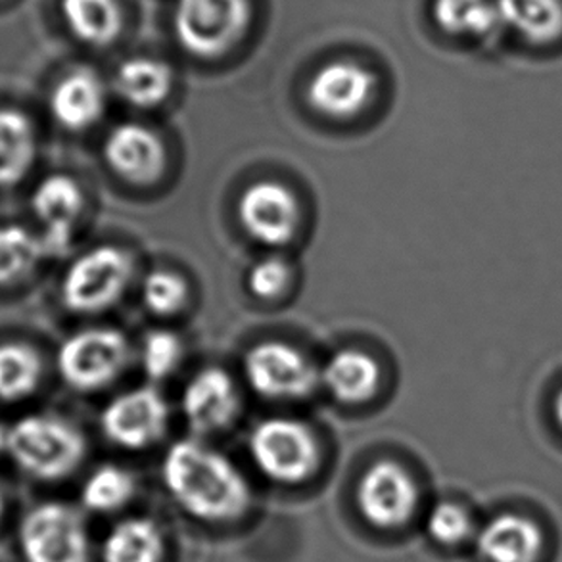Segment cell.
Instances as JSON below:
<instances>
[{
	"label": "cell",
	"mask_w": 562,
	"mask_h": 562,
	"mask_svg": "<svg viewBox=\"0 0 562 562\" xmlns=\"http://www.w3.org/2000/svg\"><path fill=\"white\" fill-rule=\"evenodd\" d=\"M169 497L204 525H233L251 505L250 484L227 457L202 441L179 440L161 461Z\"/></svg>",
	"instance_id": "6da1fadb"
},
{
	"label": "cell",
	"mask_w": 562,
	"mask_h": 562,
	"mask_svg": "<svg viewBox=\"0 0 562 562\" xmlns=\"http://www.w3.org/2000/svg\"><path fill=\"white\" fill-rule=\"evenodd\" d=\"M7 453L30 479L60 482L83 463L87 440L66 418L35 413L8 428Z\"/></svg>",
	"instance_id": "7a4b0ae2"
},
{
	"label": "cell",
	"mask_w": 562,
	"mask_h": 562,
	"mask_svg": "<svg viewBox=\"0 0 562 562\" xmlns=\"http://www.w3.org/2000/svg\"><path fill=\"white\" fill-rule=\"evenodd\" d=\"M251 461L267 480L297 486L312 479L321 467V446L312 428L290 417L261 420L250 434Z\"/></svg>",
	"instance_id": "3957f363"
},
{
	"label": "cell",
	"mask_w": 562,
	"mask_h": 562,
	"mask_svg": "<svg viewBox=\"0 0 562 562\" xmlns=\"http://www.w3.org/2000/svg\"><path fill=\"white\" fill-rule=\"evenodd\" d=\"M250 20V0H176L173 4L177 43L200 60H215L233 50Z\"/></svg>",
	"instance_id": "277c9868"
},
{
	"label": "cell",
	"mask_w": 562,
	"mask_h": 562,
	"mask_svg": "<svg viewBox=\"0 0 562 562\" xmlns=\"http://www.w3.org/2000/svg\"><path fill=\"white\" fill-rule=\"evenodd\" d=\"M23 562H91V533L81 510L61 502L38 503L18 526Z\"/></svg>",
	"instance_id": "5b68a950"
},
{
	"label": "cell",
	"mask_w": 562,
	"mask_h": 562,
	"mask_svg": "<svg viewBox=\"0 0 562 562\" xmlns=\"http://www.w3.org/2000/svg\"><path fill=\"white\" fill-rule=\"evenodd\" d=\"M135 273V263L120 246H97L85 251L61 279V304L77 315H94L122 300Z\"/></svg>",
	"instance_id": "8992f818"
},
{
	"label": "cell",
	"mask_w": 562,
	"mask_h": 562,
	"mask_svg": "<svg viewBox=\"0 0 562 562\" xmlns=\"http://www.w3.org/2000/svg\"><path fill=\"white\" fill-rule=\"evenodd\" d=\"M130 342L120 330L83 328L61 342L56 367L69 387L94 392L120 379L130 363Z\"/></svg>",
	"instance_id": "52a82bcc"
},
{
	"label": "cell",
	"mask_w": 562,
	"mask_h": 562,
	"mask_svg": "<svg viewBox=\"0 0 562 562\" xmlns=\"http://www.w3.org/2000/svg\"><path fill=\"white\" fill-rule=\"evenodd\" d=\"M244 376L256 394L274 402L304 400L321 382L319 371L312 361L281 340L251 346L244 358Z\"/></svg>",
	"instance_id": "ba28073f"
},
{
	"label": "cell",
	"mask_w": 562,
	"mask_h": 562,
	"mask_svg": "<svg viewBox=\"0 0 562 562\" xmlns=\"http://www.w3.org/2000/svg\"><path fill=\"white\" fill-rule=\"evenodd\" d=\"M418 486L402 463L382 459L371 464L358 482L356 503L367 525L376 530H400L417 513Z\"/></svg>",
	"instance_id": "9c48e42d"
},
{
	"label": "cell",
	"mask_w": 562,
	"mask_h": 562,
	"mask_svg": "<svg viewBox=\"0 0 562 562\" xmlns=\"http://www.w3.org/2000/svg\"><path fill=\"white\" fill-rule=\"evenodd\" d=\"M169 405L156 387H135L114 397L100 415L106 440L130 451H143L166 436Z\"/></svg>",
	"instance_id": "30bf717a"
},
{
	"label": "cell",
	"mask_w": 562,
	"mask_h": 562,
	"mask_svg": "<svg viewBox=\"0 0 562 562\" xmlns=\"http://www.w3.org/2000/svg\"><path fill=\"white\" fill-rule=\"evenodd\" d=\"M244 231L266 246H284L297 233L300 204L286 184L258 181L244 190L236 205Z\"/></svg>",
	"instance_id": "8fae6325"
},
{
	"label": "cell",
	"mask_w": 562,
	"mask_h": 562,
	"mask_svg": "<svg viewBox=\"0 0 562 562\" xmlns=\"http://www.w3.org/2000/svg\"><path fill=\"white\" fill-rule=\"evenodd\" d=\"M376 77L363 64L333 60L323 64L307 85V102L330 120H350L373 99Z\"/></svg>",
	"instance_id": "7c38bea8"
},
{
	"label": "cell",
	"mask_w": 562,
	"mask_h": 562,
	"mask_svg": "<svg viewBox=\"0 0 562 562\" xmlns=\"http://www.w3.org/2000/svg\"><path fill=\"white\" fill-rule=\"evenodd\" d=\"M83 207V190L71 177L54 173L35 187L31 210L43 227L38 238L46 258H61L71 250Z\"/></svg>",
	"instance_id": "4fadbf2b"
},
{
	"label": "cell",
	"mask_w": 562,
	"mask_h": 562,
	"mask_svg": "<svg viewBox=\"0 0 562 562\" xmlns=\"http://www.w3.org/2000/svg\"><path fill=\"white\" fill-rule=\"evenodd\" d=\"M102 156L108 168L131 184H153L168 168L166 145L143 123H120L108 133Z\"/></svg>",
	"instance_id": "5bb4252c"
},
{
	"label": "cell",
	"mask_w": 562,
	"mask_h": 562,
	"mask_svg": "<svg viewBox=\"0 0 562 562\" xmlns=\"http://www.w3.org/2000/svg\"><path fill=\"white\" fill-rule=\"evenodd\" d=\"M181 409L190 430L198 436L223 432L240 411L235 380L217 367L202 369L184 386Z\"/></svg>",
	"instance_id": "9a60e30c"
},
{
	"label": "cell",
	"mask_w": 562,
	"mask_h": 562,
	"mask_svg": "<svg viewBox=\"0 0 562 562\" xmlns=\"http://www.w3.org/2000/svg\"><path fill=\"white\" fill-rule=\"evenodd\" d=\"M106 85L91 69H74L61 77L50 94V114L61 130H91L106 112Z\"/></svg>",
	"instance_id": "2e32d148"
},
{
	"label": "cell",
	"mask_w": 562,
	"mask_h": 562,
	"mask_svg": "<svg viewBox=\"0 0 562 562\" xmlns=\"http://www.w3.org/2000/svg\"><path fill=\"white\" fill-rule=\"evenodd\" d=\"M476 549L486 562H538L543 533L530 518L502 513L482 526Z\"/></svg>",
	"instance_id": "e0dca14e"
},
{
	"label": "cell",
	"mask_w": 562,
	"mask_h": 562,
	"mask_svg": "<svg viewBox=\"0 0 562 562\" xmlns=\"http://www.w3.org/2000/svg\"><path fill=\"white\" fill-rule=\"evenodd\" d=\"M319 374L328 394L346 405H359L373 400L382 380L379 361L361 350L336 351Z\"/></svg>",
	"instance_id": "ac0fdd59"
},
{
	"label": "cell",
	"mask_w": 562,
	"mask_h": 562,
	"mask_svg": "<svg viewBox=\"0 0 562 562\" xmlns=\"http://www.w3.org/2000/svg\"><path fill=\"white\" fill-rule=\"evenodd\" d=\"M176 74L168 61L135 56L120 64L115 71L114 87L127 104L143 110L160 106L173 91Z\"/></svg>",
	"instance_id": "d6986e66"
},
{
	"label": "cell",
	"mask_w": 562,
	"mask_h": 562,
	"mask_svg": "<svg viewBox=\"0 0 562 562\" xmlns=\"http://www.w3.org/2000/svg\"><path fill=\"white\" fill-rule=\"evenodd\" d=\"M166 536L148 517L123 518L106 533L100 546L102 562H164Z\"/></svg>",
	"instance_id": "ffe728a7"
},
{
	"label": "cell",
	"mask_w": 562,
	"mask_h": 562,
	"mask_svg": "<svg viewBox=\"0 0 562 562\" xmlns=\"http://www.w3.org/2000/svg\"><path fill=\"white\" fill-rule=\"evenodd\" d=\"M37 156V137L27 115L0 108V187H14L27 177Z\"/></svg>",
	"instance_id": "44dd1931"
},
{
	"label": "cell",
	"mask_w": 562,
	"mask_h": 562,
	"mask_svg": "<svg viewBox=\"0 0 562 562\" xmlns=\"http://www.w3.org/2000/svg\"><path fill=\"white\" fill-rule=\"evenodd\" d=\"M61 15L81 43L99 48L112 45L125 23L120 0H61Z\"/></svg>",
	"instance_id": "7402d4cb"
},
{
	"label": "cell",
	"mask_w": 562,
	"mask_h": 562,
	"mask_svg": "<svg viewBox=\"0 0 562 562\" xmlns=\"http://www.w3.org/2000/svg\"><path fill=\"white\" fill-rule=\"evenodd\" d=\"M497 18L530 43H549L562 33L561 0H495Z\"/></svg>",
	"instance_id": "603a6c76"
},
{
	"label": "cell",
	"mask_w": 562,
	"mask_h": 562,
	"mask_svg": "<svg viewBox=\"0 0 562 562\" xmlns=\"http://www.w3.org/2000/svg\"><path fill=\"white\" fill-rule=\"evenodd\" d=\"M43 359L30 344H0V402L18 403L37 392Z\"/></svg>",
	"instance_id": "cb8c5ba5"
},
{
	"label": "cell",
	"mask_w": 562,
	"mask_h": 562,
	"mask_svg": "<svg viewBox=\"0 0 562 562\" xmlns=\"http://www.w3.org/2000/svg\"><path fill=\"white\" fill-rule=\"evenodd\" d=\"M137 492L135 476L117 464H100L85 479L81 505L94 515H112L130 505Z\"/></svg>",
	"instance_id": "d4e9b609"
},
{
	"label": "cell",
	"mask_w": 562,
	"mask_h": 562,
	"mask_svg": "<svg viewBox=\"0 0 562 562\" xmlns=\"http://www.w3.org/2000/svg\"><path fill=\"white\" fill-rule=\"evenodd\" d=\"M46 258L38 235L20 225L0 227V286L27 279Z\"/></svg>",
	"instance_id": "484cf974"
},
{
	"label": "cell",
	"mask_w": 562,
	"mask_h": 562,
	"mask_svg": "<svg viewBox=\"0 0 562 562\" xmlns=\"http://www.w3.org/2000/svg\"><path fill=\"white\" fill-rule=\"evenodd\" d=\"M432 18L441 31L457 37L486 35L499 20L492 0H434Z\"/></svg>",
	"instance_id": "4316f807"
},
{
	"label": "cell",
	"mask_w": 562,
	"mask_h": 562,
	"mask_svg": "<svg viewBox=\"0 0 562 562\" xmlns=\"http://www.w3.org/2000/svg\"><path fill=\"white\" fill-rule=\"evenodd\" d=\"M143 302L154 315L171 317L189 302V284L181 274L168 269H156L145 277Z\"/></svg>",
	"instance_id": "83f0119b"
},
{
	"label": "cell",
	"mask_w": 562,
	"mask_h": 562,
	"mask_svg": "<svg viewBox=\"0 0 562 562\" xmlns=\"http://www.w3.org/2000/svg\"><path fill=\"white\" fill-rule=\"evenodd\" d=\"M181 361H183V342L176 333L158 328L145 336L143 350H140V363L148 379L154 382L168 379L176 373Z\"/></svg>",
	"instance_id": "f1b7e54d"
},
{
	"label": "cell",
	"mask_w": 562,
	"mask_h": 562,
	"mask_svg": "<svg viewBox=\"0 0 562 562\" xmlns=\"http://www.w3.org/2000/svg\"><path fill=\"white\" fill-rule=\"evenodd\" d=\"M425 530L428 538L441 548H457L471 538L474 522L471 513L464 509L463 505L440 502L428 513Z\"/></svg>",
	"instance_id": "f546056e"
},
{
	"label": "cell",
	"mask_w": 562,
	"mask_h": 562,
	"mask_svg": "<svg viewBox=\"0 0 562 562\" xmlns=\"http://www.w3.org/2000/svg\"><path fill=\"white\" fill-rule=\"evenodd\" d=\"M248 290L259 300L281 296L290 284V267L284 259L266 258L251 267L248 273Z\"/></svg>",
	"instance_id": "4dcf8cb0"
},
{
	"label": "cell",
	"mask_w": 562,
	"mask_h": 562,
	"mask_svg": "<svg viewBox=\"0 0 562 562\" xmlns=\"http://www.w3.org/2000/svg\"><path fill=\"white\" fill-rule=\"evenodd\" d=\"M555 415H557V423H559V425H561V428H562V390H561V392H559V395H557Z\"/></svg>",
	"instance_id": "1f68e13d"
},
{
	"label": "cell",
	"mask_w": 562,
	"mask_h": 562,
	"mask_svg": "<svg viewBox=\"0 0 562 562\" xmlns=\"http://www.w3.org/2000/svg\"><path fill=\"white\" fill-rule=\"evenodd\" d=\"M8 443V428L0 425V451H7Z\"/></svg>",
	"instance_id": "d6a6232c"
},
{
	"label": "cell",
	"mask_w": 562,
	"mask_h": 562,
	"mask_svg": "<svg viewBox=\"0 0 562 562\" xmlns=\"http://www.w3.org/2000/svg\"><path fill=\"white\" fill-rule=\"evenodd\" d=\"M4 517V494H2V490H0V520Z\"/></svg>",
	"instance_id": "836d02e7"
}]
</instances>
